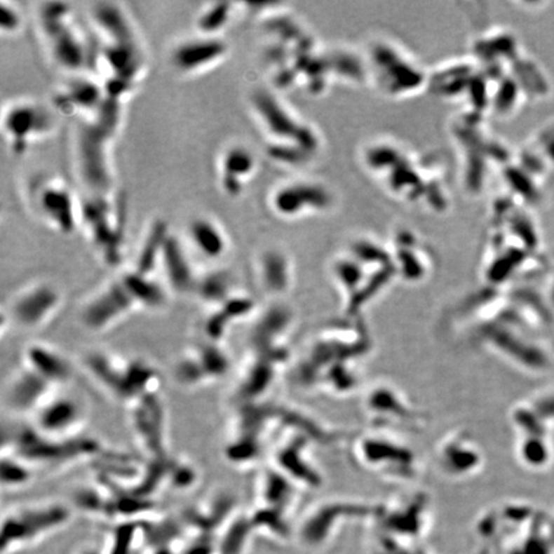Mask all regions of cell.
<instances>
[{
  "label": "cell",
  "instance_id": "39",
  "mask_svg": "<svg viewBox=\"0 0 554 554\" xmlns=\"http://www.w3.org/2000/svg\"><path fill=\"white\" fill-rule=\"evenodd\" d=\"M236 292V283L231 272L216 269L199 276L194 295L204 306L213 309L224 304Z\"/></svg>",
  "mask_w": 554,
  "mask_h": 554
},
{
  "label": "cell",
  "instance_id": "1",
  "mask_svg": "<svg viewBox=\"0 0 554 554\" xmlns=\"http://www.w3.org/2000/svg\"><path fill=\"white\" fill-rule=\"evenodd\" d=\"M249 109L266 139V154L276 165L304 167L321 154L323 136L290 105L267 88H255Z\"/></svg>",
  "mask_w": 554,
  "mask_h": 554
},
{
  "label": "cell",
  "instance_id": "15",
  "mask_svg": "<svg viewBox=\"0 0 554 554\" xmlns=\"http://www.w3.org/2000/svg\"><path fill=\"white\" fill-rule=\"evenodd\" d=\"M363 410L371 427L390 430H417L425 425L426 414L419 411L402 389L388 380L370 384L363 391Z\"/></svg>",
  "mask_w": 554,
  "mask_h": 554
},
{
  "label": "cell",
  "instance_id": "28",
  "mask_svg": "<svg viewBox=\"0 0 554 554\" xmlns=\"http://www.w3.org/2000/svg\"><path fill=\"white\" fill-rule=\"evenodd\" d=\"M91 22L102 44L142 46L135 22L120 3L100 1L91 7Z\"/></svg>",
  "mask_w": 554,
  "mask_h": 554
},
{
  "label": "cell",
  "instance_id": "35",
  "mask_svg": "<svg viewBox=\"0 0 554 554\" xmlns=\"http://www.w3.org/2000/svg\"><path fill=\"white\" fill-rule=\"evenodd\" d=\"M83 363L85 371L108 396L123 402L128 360L112 353L94 349L85 354Z\"/></svg>",
  "mask_w": 554,
  "mask_h": 554
},
{
  "label": "cell",
  "instance_id": "42",
  "mask_svg": "<svg viewBox=\"0 0 554 554\" xmlns=\"http://www.w3.org/2000/svg\"><path fill=\"white\" fill-rule=\"evenodd\" d=\"M196 357L202 362L203 367L210 376V381H217L229 374L231 362L221 344L204 339L191 348Z\"/></svg>",
  "mask_w": 554,
  "mask_h": 554
},
{
  "label": "cell",
  "instance_id": "4",
  "mask_svg": "<svg viewBox=\"0 0 554 554\" xmlns=\"http://www.w3.org/2000/svg\"><path fill=\"white\" fill-rule=\"evenodd\" d=\"M168 289L153 276L137 271L121 272L86 300L79 318L91 332H103L122 323L137 309H163L168 302Z\"/></svg>",
  "mask_w": 554,
  "mask_h": 554
},
{
  "label": "cell",
  "instance_id": "13",
  "mask_svg": "<svg viewBox=\"0 0 554 554\" xmlns=\"http://www.w3.org/2000/svg\"><path fill=\"white\" fill-rule=\"evenodd\" d=\"M57 111L34 99H13L3 107L1 134L8 149L21 157L57 130Z\"/></svg>",
  "mask_w": 554,
  "mask_h": 554
},
{
  "label": "cell",
  "instance_id": "21",
  "mask_svg": "<svg viewBox=\"0 0 554 554\" xmlns=\"http://www.w3.org/2000/svg\"><path fill=\"white\" fill-rule=\"evenodd\" d=\"M230 54V46L224 36L198 34L179 40L168 53L170 65L182 76L205 74L217 67Z\"/></svg>",
  "mask_w": 554,
  "mask_h": 554
},
{
  "label": "cell",
  "instance_id": "26",
  "mask_svg": "<svg viewBox=\"0 0 554 554\" xmlns=\"http://www.w3.org/2000/svg\"><path fill=\"white\" fill-rule=\"evenodd\" d=\"M258 168V157L250 147L243 142L229 144L217 158L218 187L227 198L238 199L255 180Z\"/></svg>",
  "mask_w": 554,
  "mask_h": 554
},
{
  "label": "cell",
  "instance_id": "2",
  "mask_svg": "<svg viewBox=\"0 0 554 554\" xmlns=\"http://www.w3.org/2000/svg\"><path fill=\"white\" fill-rule=\"evenodd\" d=\"M123 100L109 97L95 114L76 125L74 163L85 194L114 191L112 147L123 122Z\"/></svg>",
  "mask_w": 554,
  "mask_h": 554
},
{
  "label": "cell",
  "instance_id": "5",
  "mask_svg": "<svg viewBox=\"0 0 554 554\" xmlns=\"http://www.w3.org/2000/svg\"><path fill=\"white\" fill-rule=\"evenodd\" d=\"M371 349V337L360 321L352 327H326L312 339L297 360L292 370L294 382L300 388L318 389L334 374L358 370L360 360Z\"/></svg>",
  "mask_w": 554,
  "mask_h": 554
},
{
  "label": "cell",
  "instance_id": "18",
  "mask_svg": "<svg viewBox=\"0 0 554 554\" xmlns=\"http://www.w3.org/2000/svg\"><path fill=\"white\" fill-rule=\"evenodd\" d=\"M435 464L450 480H468L482 471L485 457L479 442L466 430H453L436 444Z\"/></svg>",
  "mask_w": 554,
  "mask_h": 554
},
{
  "label": "cell",
  "instance_id": "23",
  "mask_svg": "<svg viewBox=\"0 0 554 554\" xmlns=\"http://www.w3.org/2000/svg\"><path fill=\"white\" fill-rule=\"evenodd\" d=\"M389 503L379 506L374 516L380 520L384 532L411 540L422 538L430 520L428 496L422 492H414Z\"/></svg>",
  "mask_w": 554,
  "mask_h": 554
},
{
  "label": "cell",
  "instance_id": "19",
  "mask_svg": "<svg viewBox=\"0 0 554 554\" xmlns=\"http://www.w3.org/2000/svg\"><path fill=\"white\" fill-rule=\"evenodd\" d=\"M128 407L133 433L144 453L149 459L170 456L165 402L159 393L140 398Z\"/></svg>",
  "mask_w": 554,
  "mask_h": 554
},
{
  "label": "cell",
  "instance_id": "31",
  "mask_svg": "<svg viewBox=\"0 0 554 554\" xmlns=\"http://www.w3.org/2000/svg\"><path fill=\"white\" fill-rule=\"evenodd\" d=\"M255 272L262 292L271 299H283L290 292L294 270L292 259L284 249L277 247L262 249L255 258Z\"/></svg>",
  "mask_w": 554,
  "mask_h": 554
},
{
  "label": "cell",
  "instance_id": "6",
  "mask_svg": "<svg viewBox=\"0 0 554 554\" xmlns=\"http://www.w3.org/2000/svg\"><path fill=\"white\" fill-rule=\"evenodd\" d=\"M36 22L54 65L69 75L95 69L97 46H93L76 26L74 11L68 3H41L36 11Z\"/></svg>",
  "mask_w": 554,
  "mask_h": 554
},
{
  "label": "cell",
  "instance_id": "29",
  "mask_svg": "<svg viewBox=\"0 0 554 554\" xmlns=\"http://www.w3.org/2000/svg\"><path fill=\"white\" fill-rule=\"evenodd\" d=\"M54 389L50 382L22 366L8 381L4 403L13 414L31 417L55 393Z\"/></svg>",
  "mask_w": 554,
  "mask_h": 554
},
{
  "label": "cell",
  "instance_id": "14",
  "mask_svg": "<svg viewBox=\"0 0 554 554\" xmlns=\"http://www.w3.org/2000/svg\"><path fill=\"white\" fill-rule=\"evenodd\" d=\"M267 203L276 217L295 221L327 215L337 207V196L323 181L297 177L273 187Z\"/></svg>",
  "mask_w": 554,
  "mask_h": 554
},
{
  "label": "cell",
  "instance_id": "44",
  "mask_svg": "<svg viewBox=\"0 0 554 554\" xmlns=\"http://www.w3.org/2000/svg\"><path fill=\"white\" fill-rule=\"evenodd\" d=\"M173 379L182 388L195 389L210 384V379L202 362L191 349L184 353L173 365Z\"/></svg>",
  "mask_w": 554,
  "mask_h": 554
},
{
  "label": "cell",
  "instance_id": "9",
  "mask_svg": "<svg viewBox=\"0 0 554 554\" xmlns=\"http://www.w3.org/2000/svg\"><path fill=\"white\" fill-rule=\"evenodd\" d=\"M353 457L381 479L410 482L419 478L421 458L397 430L371 427L353 442Z\"/></svg>",
  "mask_w": 554,
  "mask_h": 554
},
{
  "label": "cell",
  "instance_id": "40",
  "mask_svg": "<svg viewBox=\"0 0 554 554\" xmlns=\"http://www.w3.org/2000/svg\"><path fill=\"white\" fill-rule=\"evenodd\" d=\"M255 532L250 515L236 513L224 525V534L219 538V554H241L249 543L252 532Z\"/></svg>",
  "mask_w": 554,
  "mask_h": 554
},
{
  "label": "cell",
  "instance_id": "16",
  "mask_svg": "<svg viewBox=\"0 0 554 554\" xmlns=\"http://www.w3.org/2000/svg\"><path fill=\"white\" fill-rule=\"evenodd\" d=\"M63 306V294L60 288L50 281H34L23 286L9 300L3 312L11 325L27 331L46 327L58 315Z\"/></svg>",
  "mask_w": 554,
  "mask_h": 554
},
{
  "label": "cell",
  "instance_id": "34",
  "mask_svg": "<svg viewBox=\"0 0 554 554\" xmlns=\"http://www.w3.org/2000/svg\"><path fill=\"white\" fill-rule=\"evenodd\" d=\"M187 244L203 258L217 261L229 252L230 239L225 227L216 218L201 215L187 224Z\"/></svg>",
  "mask_w": 554,
  "mask_h": 554
},
{
  "label": "cell",
  "instance_id": "48",
  "mask_svg": "<svg viewBox=\"0 0 554 554\" xmlns=\"http://www.w3.org/2000/svg\"><path fill=\"white\" fill-rule=\"evenodd\" d=\"M22 15L15 4L1 0L0 3V31L3 35H15L22 29Z\"/></svg>",
  "mask_w": 554,
  "mask_h": 554
},
{
  "label": "cell",
  "instance_id": "41",
  "mask_svg": "<svg viewBox=\"0 0 554 554\" xmlns=\"http://www.w3.org/2000/svg\"><path fill=\"white\" fill-rule=\"evenodd\" d=\"M236 4L229 1L210 3L196 15L195 29L198 34L210 36H222L221 32L231 22Z\"/></svg>",
  "mask_w": 554,
  "mask_h": 554
},
{
  "label": "cell",
  "instance_id": "20",
  "mask_svg": "<svg viewBox=\"0 0 554 554\" xmlns=\"http://www.w3.org/2000/svg\"><path fill=\"white\" fill-rule=\"evenodd\" d=\"M283 433V439L272 453V466L298 487H321L323 475L309 457V447L315 440L299 430H284Z\"/></svg>",
  "mask_w": 554,
  "mask_h": 554
},
{
  "label": "cell",
  "instance_id": "36",
  "mask_svg": "<svg viewBox=\"0 0 554 554\" xmlns=\"http://www.w3.org/2000/svg\"><path fill=\"white\" fill-rule=\"evenodd\" d=\"M257 303L250 295L240 292L234 294L224 304L210 309L203 325L204 339L221 344L232 323L247 320L248 317L257 315Z\"/></svg>",
  "mask_w": 554,
  "mask_h": 554
},
{
  "label": "cell",
  "instance_id": "46",
  "mask_svg": "<svg viewBox=\"0 0 554 554\" xmlns=\"http://www.w3.org/2000/svg\"><path fill=\"white\" fill-rule=\"evenodd\" d=\"M509 187L518 196H521L526 203H538L540 201L539 187L536 185L535 176L527 173L520 165L509 167L506 173Z\"/></svg>",
  "mask_w": 554,
  "mask_h": 554
},
{
  "label": "cell",
  "instance_id": "22",
  "mask_svg": "<svg viewBox=\"0 0 554 554\" xmlns=\"http://www.w3.org/2000/svg\"><path fill=\"white\" fill-rule=\"evenodd\" d=\"M85 421L86 408L81 399L54 393L31 416L30 426L46 436L67 439L80 435Z\"/></svg>",
  "mask_w": 554,
  "mask_h": 554
},
{
  "label": "cell",
  "instance_id": "3",
  "mask_svg": "<svg viewBox=\"0 0 554 554\" xmlns=\"http://www.w3.org/2000/svg\"><path fill=\"white\" fill-rule=\"evenodd\" d=\"M331 276L343 298L345 317L357 320L366 306L389 286L397 271L389 248L360 239L332 261Z\"/></svg>",
  "mask_w": 554,
  "mask_h": 554
},
{
  "label": "cell",
  "instance_id": "38",
  "mask_svg": "<svg viewBox=\"0 0 554 554\" xmlns=\"http://www.w3.org/2000/svg\"><path fill=\"white\" fill-rule=\"evenodd\" d=\"M171 232L165 219H153L147 231L144 232L133 269L142 275L153 276V273L159 269L161 255Z\"/></svg>",
  "mask_w": 554,
  "mask_h": 554
},
{
  "label": "cell",
  "instance_id": "45",
  "mask_svg": "<svg viewBox=\"0 0 554 554\" xmlns=\"http://www.w3.org/2000/svg\"><path fill=\"white\" fill-rule=\"evenodd\" d=\"M263 440L249 435L234 434L225 448L226 459L236 466H249L263 454Z\"/></svg>",
  "mask_w": 554,
  "mask_h": 554
},
{
  "label": "cell",
  "instance_id": "12",
  "mask_svg": "<svg viewBox=\"0 0 554 554\" xmlns=\"http://www.w3.org/2000/svg\"><path fill=\"white\" fill-rule=\"evenodd\" d=\"M25 198L32 215L52 231L69 236L81 229V198L58 176H32Z\"/></svg>",
  "mask_w": 554,
  "mask_h": 554
},
{
  "label": "cell",
  "instance_id": "24",
  "mask_svg": "<svg viewBox=\"0 0 554 554\" xmlns=\"http://www.w3.org/2000/svg\"><path fill=\"white\" fill-rule=\"evenodd\" d=\"M294 326V313L283 299L271 302L261 312H257L250 330L249 342L253 352L290 354L288 339Z\"/></svg>",
  "mask_w": 554,
  "mask_h": 554
},
{
  "label": "cell",
  "instance_id": "10",
  "mask_svg": "<svg viewBox=\"0 0 554 554\" xmlns=\"http://www.w3.org/2000/svg\"><path fill=\"white\" fill-rule=\"evenodd\" d=\"M15 431L9 440H4L1 450L22 458L35 470L39 467H63L81 459L103 457L105 452L102 442L85 435L57 439L40 434L30 425Z\"/></svg>",
  "mask_w": 554,
  "mask_h": 554
},
{
  "label": "cell",
  "instance_id": "25",
  "mask_svg": "<svg viewBox=\"0 0 554 554\" xmlns=\"http://www.w3.org/2000/svg\"><path fill=\"white\" fill-rule=\"evenodd\" d=\"M109 97L102 80L89 74L71 75L66 83L54 93L53 108L79 120L89 119L104 105Z\"/></svg>",
  "mask_w": 554,
  "mask_h": 554
},
{
  "label": "cell",
  "instance_id": "17",
  "mask_svg": "<svg viewBox=\"0 0 554 554\" xmlns=\"http://www.w3.org/2000/svg\"><path fill=\"white\" fill-rule=\"evenodd\" d=\"M377 511L379 506L345 499H326L304 515L297 535L306 547L318 548L329 541L348 518L376 516Z\"/></svg>",
  "mask_w": 554,
  "mask_h": 554
},
{
  "label": "cell",
  "instance_id": "30",
  "mask_svg": "<svg viewBox=\"0 0 554 554\" xmlns=\"http://www.w3.org/2000/svg\"><path fill=\"white\" fill-rule=\"evenodd\" d=\"M159 270L165 276V288L168 292L177 295H194L201 273L195 270V264L190 258L185 241L170 234L161 255Z\"/></svg>",
  "mask_w": 554,
  "mask_h": 554
},
{
  "label": "cell",
  "instance_id": "11",
  "mask_svg": "<svg viewBox=\"0 0 554 554\" xmlns=\"http://www.w3.org/2000/svg\"><path fill=\"white\" fill-rule=\"evenodd\" d=\"M72 516V506L60 501L34 503L9 509L1 520L0 553L13 554L38 544L66 527Z\"/></svg>",
  "mask_w": 554,
  "mask_h": 554
},
{
  "label": "cell",
  "instance_id": "32",
  "mask_svg": "<svg viewBox=\"0 0 554 554\" xmlns=\"http://www.w3.org/2000/svg\"><path fill=\"white\" fill-rule=\"evenodd\" d=\"M22 366L41 376L53 386H65L72 381L75 370L67 357L46 343H30L22 354Z\"/></svg>",
  "mask_w": 554,
  "mask_h": 554
},
{
  "label": "cell",
  "instance_id": "43",
  "mask_svg": "<svg viewBox=\"0 0 554 554\" xmlns=\"http://www.w3.org/2000/svg\"><path fill=\"white\" fill-rule=\"evenodd\" d=\"M36 470L9 452L1 450L0 459V482L7 489H20L30 485L35 478Z\"/></svg>",
  "mask_w": 554,
  "mask_h": 554
},
{
  "label": "cell",
  "instance_id": "33",
  "mask_svg": "<svg viewBox=\"0 0 554 554\" xmlns=\"http://www.w3.org/2000/svg\"><path fill=\"white\" fill-rule=\"evenodd\" d=\"M390 255L396 266L397 276L407 283H422L433 270V258L412 235H402L390 247Z\"/></svg>",
  "mask_w": 554,
  "mask_h": 554
},
{
  "label": "cell",
  "instance_id": "8",
  "mask_svg": "<svg viewBox=\"0 0 554 554\" xmlns=\"http://www.w3.org/2000/svg\"><path fill=\"white\" fill-rule=\"evenodd\" d=\"M367 81L381 95L403 99L419 94L428 85L430 75L402 46L377 39L368 44L363 54Z\"/></svg>",
  "mask_w": 554,
  "mask_h": 554
},
{
  "label": "cell",
  "instance_id": "7",
  "mask_svg": "<svg viewBox=\"0 0 554 554\" xmlns=\"http://www.w3.org/2000/svg\"><path fill=\"white\" fill-rule=\"evenodd\" d=\"M126 204L116 191L81 198V231L105 267L119 269L126 253Z\"/></svg>",
  "mask_w": 554,
  "mask_h": 554
},
{
  "label": "cell",
  "instance_id": "47",
  "mask_svg": "<svg viewBox=\"0 0 554 554\" xmlns=\"http://www.w3.org/2000/svg\"><path fill=\"white\" fill-rule=\"evenodd\" d=\"M198 481V471L187 461L173 459L168 484L177 490H187L195 487Z\"/></svg>",
  "mask_w": 554,
  "mask_h": 554
},
{
  "label": "cell",
  "instance_id": "27",
  "mask_svg": "<svg viewBox=\"0 0 554 554\" xmlns=\"http://www.w3.org/2000/svg\"><path fill=\"white\" fill-rule=\"evenodd\" d=\"M288 362L269 353L252 352L235 388L238 405L262 402Z\"/></svg>",
  "mask_w": 554,
  "mask_h": 554
},
{
  "label": "cell",
  "instance_id": "37",
  "mask_svg": "<svg viewBox=\"0 0 554 554\" xmlns=\"http://www.w3.org/2000/svg\"><path fill=\"white\" fill-rule=\"evenodd\" d=\"M297 489L298 487L292 480L271 466L262 472L259 479V507L276 509L289 515L297 496Z\"/></svg>",
  "mask_w": 554,
  "mask_h": 554
}]
</instances>
